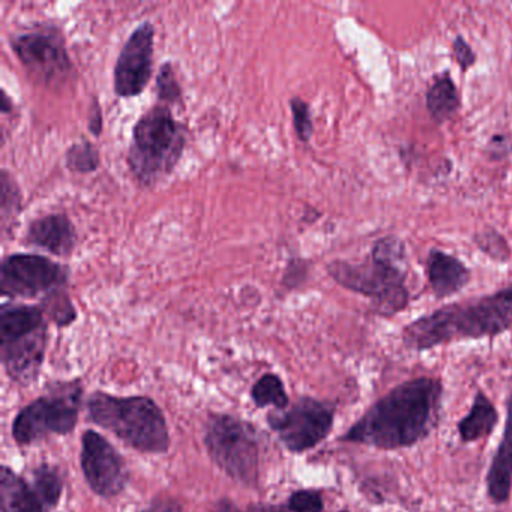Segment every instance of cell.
I'll list each match as a JSON object with an SVG mask.
<instances>
[{"instance_id": "obj_1", "label": "cell", "mask_w": 512, "mask_h": 512, "mask_svg": "<svg viewBox=\"0 0 512 512\" xmlns=\"http://www.w3.org/2000/svg\"><path fill=\"white\" fill-rule=\"evenodd\" d=\"M442 395L439 379L407 380L377 400L340 440L385 451L410 448L436 427Z\"/></svg>"}, {"instance_id": "obj_31", "label": "cell", "mask_w": 512, "mask_h": 512, "mask_svg": "<svg viewBox=\"0 0 512 512\" xmlns=\"http://www.w3.org/2000/svg\"><path fill=\"white\" fill-rule=\"evenodd\" d=\"M140 512H184L181 503L173 497H158Z\"/></svg>"}, {"instance_id": "obj_9", "label": "cell", "mask_w": 512, "mask_h": 512, "mask_svg": "<svg viewBox=\"0 0 512 512\" xmlns=\"http://www.w3.org/2000/svg\"><path fill=\"white\" fill-rule=\"evenodd\" d=\"M11 47L23 67L38 80L52 85L73 71L61 32L50 26L23 32L11 40Z\"/></svg>"}, {"instance_id": "obj_30", "label": "cell", "mask_w": 512, "mask_h": 512, "mask_svg": "<svg viewBox=\"0 0 512 512\" xmlns=\"http://www.w3.org/2000/svg\"><path fill=\"white\" fill-rule=\"evenodd\" d=\"M452 53H454L455 61L460 65L461 70L467 71L475 65V52H473L472 47L467 44L463 37H457L452 41Z\"/></svg>"}, {"instance_id": "obj_26", "label": "cell", "mask_w": 512, "mask_h": 512, "mask_svg": "<svg viewBox=\"0 0 512 512\" xmlns=\"http://www.w3.org/2000/svg\"><path fill=\"white\" fill-rule=\"evenodd\" d=\"M157 92L160 100L167 104H176L182 100L181 85L170 62H166L158 71Z\"/></svg>"}, {"instance_id": "obj_4", "label": "cell", "mask_w": 512, "mask_h": 512, "mask_svg": "<svg viewBox=\"0 0 512 512\" xmlns=\"http://www.w3.org/2000/svg\"><path fill=\"white\" fill-rule=\"evenodd\" d=\"M88 418L115 434L131 448L146 454H166L170 433L166 416L152 398L116 397L97 391L88 398Z\"/></svg>"}, {"instance_id": "obj_28", "label": "cell", "mask_w": 512, "mask_h": 512, "mask_svg": "<svg viewBox=\"0 0 512 512\" xmlns=\"http://www.w3.org/2000/svg\"><path fill=\"white\" fill-rule=\"evenodd\" d=\"M22 209V194L7 170H2V217L4 221Z\"/></svg>"}, {"instance_id": "obj_27", "label": "cell", "mask_w": 512, "mask_h": 512, "mask_svg": "<svg viewBox=\"0 0 512 512\" xmlns=\"http://www.w3.org/2000/svg\"><path fill=\"white\" fill-rule=\"evenodd\" d=\"M290 109H292L293 127H295L296 136L301 142H310L314 130L310 106L302 98L293 97L290 100Z\"/></svg>"}, {"instance_id": "obj_22", "label": "cell", "mask_w": 512, "mask_h": 512, "mask_svg": "<svg viewBox=\"0 0 512 512\" xmlns=\"http://www.w3.org/2000/svg\"><path fill=\"white\" fill-rule=\"evenodd\" d=\"M34 488L44 505L55 508L64 493L61 475L50 464H41L34 470Z\"/></svg>"}, {"instance_id": "obj_23", "label": "cell", "mask_w": 512, "mask_h": 512, "mask_svg": "<svg viewBox=\"0 0 512 512\" xmlns=\"http://www.w3.org/2000/svg\"><path fill=\"white\" fill-rule=\"evenodd\" d=\"M41 307H43L46 316H49V319L58 326L71 325L77 317L76 308L71 304L70 298L65 295L62 287L46 295Z\"/></svg>"}, {"instance_id": "obj_3", "label": "cell", "mask_w": 512, "mask_h": 512, "mask_svg": "<svg viewBox=\"0 0 512 512\" xmlns=\"http://www.w3.org/2000/svg\"><path fill=\"white\" fill-rule=\"evenodd\" d=\"M404 265V242L395 236H385L376 241L370 257L364 262L334 260L326 266V271L344 289L370 299L376 314L391 317L409 305Z\"/></svg>"}, {"instance_id": "obj_10", "label": "cell", "mask_w": 512, "mask_h": 512, "mask_svg": "<svg viewBox=\"0 0 512 512\" xmlns=\"http://www.w3.org/2000/svg\"><path fill=\"white\" fill-rule=\"evenodd\" d=\"M2 295L35 298L61 289L68 280L64 266L38 254H13L2 262Z\"/></svg>"}, {"instance_id": "obj_11", "label": "cell", "mask_w": 512, "mask_h": 512, "mask_svg": "<svg viewBox=\"0 0 512 512\" xmlns=\"http://www.w3.org/2000/svg\"><path fill=\"white\" fill-rule=\"evenodd\" d=\"M80 464L91 490L104 499L118 496L127 487L130 475L124 457L97 431L83 433Z\"/></svg>"}, {"instance_id": "obj_7", "label": "cell", "mask_w": 512, "mask_h": 512, "mask_svg": "<svg viewBox=\"0 0 512 512\" xmlns=\"http://www.w3.org/2000/svg\"><path fill=\"white\" fill-rule=\"evenodd\" d=\"M82 397L79 380L55 383L46 395L17 413L13 422L14 440L26 446L53 434H70L79 422Z\"/></svg>"}, {"instance_id": "obj_18", "label": "cell", "mask_w": 512, "mask_h": 512, "mask_svg": "<svg viewBox=\"0 0 512 512\" xmlns=\"http://www.w3.org/2000/svg\"><path fill=\"white\" fill-rule=\"evenodd\" d=\"M46 313L37 305H5L0 313V341L46 328Z\"/></svg>"}, {"instance_id": "obj_21", "label": "cell", "mask_w": 512, "mask_h": 512, "mask_svg": "<svg viewBox=\"0 0 512 512\" xmlns=\"http://www.w3.org/2000/svg\"><path fill=\"white\" fill-rule=\"evenodd\" d=\"M251 398L259 409L275 407V410H286L290 406L289 395L284 388L283 380L274 373L263 374L253 388Z\"/></svg>"}, {"instance_id": "obj_12", "label": "cell", "mask_w": 512, "mask_h": 512, "mask_svg": "<svg viewBox=\"0 0 512 512\" xmlns=\"http://www.w3.org/2000/svg\"><path fill=\"white\" fill-rule=\"evenodd\" d=\"M155 28L145 22L134 29L119 53L113 74L118 97H137L145 91L154 68Z\"/></svg>"}, {"instance_id": "obj_29", "label": "cell", "mask_w": 512, "mask_h": 512, "mask_svg": "<svg viewBox=\"0 0 512 512\" xmlns=\"http://www.w3.org/2000/svg\"><path fill=\"white\" fill-rule=\"evenodd\" d=\"M290 512H323L322 494L316 490H298L289 497Z\"/></svg>"}, {"instance_id": "obj_24", "label": "cell", "mask_w": 512, "mask_h": 512, "mask_svg": "<svg viewBox=\"0 0 512 512\" xmlns=\"http://www.w3.org/2000/svg\"><path fill=\"white\" fill-rule=\"evenodd\" d=\"M65 161L71 172L92 173L100 166V154L92 143L85 140L68 149Z\"/></svg>"}, {"instance_id": "obj_2", "label": "cell", "mask_w": 512, "mask_h": 512, "mask_svg": "<svg viewBox=\"0 0 512 512\" xmlns=\"http://www.w3.org/2000/svg\"><path fill=\"white\" fill-rule=\"evenodd\" d=\"M512 329V284L481 298L445 305L403 329L407 349L422 352L460 340L496 337Z\"/></svg>"}, {"instance_id": "obj_6", "label": "cell", "mask_w": 512, "mask_h": 512, "mask_svg": "<svg viewBox=\"0 0 512 512\" xmlns=\"http://www.w3.org/2000/svg\"><path fill=\"white\" fill-rule=\"evenodd\" d=\"M203 443L221 472L239 484L256 487L260 449L250 424L227 413H212L206 421Z\"/></svg>"}, {"instance_id": "obj_25", "label": "cell", "mask_w": 512, "mask_h": 512, "mask_svg": "<svg viewBox=\"0 0 512 512\" xmlns=\"http://www.w3.org/2000/svg\"><path fill=\"white\" fill-rule=\"evenodd\" d=\"M475 244L478 245L479 250L484 251L488 257L496 260V262H508L511 256L508 242L496 230L488 229L484 232L476 233Z\"/></svg>"}, {"instance_id": "obj_34", "label": "cell", "mask_w": 512, "mask_h": 512, "mask_svg": "<svg viewBox=\"0 0 512 512\" xmlns=\"http://www.w3.org/2000/svg\"><path fill=\"white\" fill-rule=\"evenodd\" d=\"M2 95H4V97H2V112H11V109H13V107H11V101L10 98H8L7 92H4V94Z\"/></svg>"}, {"instance_id": "obj_32", "label": "cell", "mask_w": 512, "mask_h": 512, "mask_svg": "<svg viewBox=\"0 0 512 512\" xmlns=\"http://www.w3.org/2000/svg\"><path fill=\"white\" fill-rule=\"evenodd\" d=\"M88 127L95 136H100L101 131H103V112H101L98 98H94V101H92L91 110H89Z\"/></svg>"}, {"instance_id": "obj_20", "label": "cell", "mask_w": 512, "mask_h": 512, "mask_svg": "<svg viewBox=\"0 0 512 512\" xmlns=\"http://www.w3.org/2000/svg\"><path fill=\"white\" fill-rule=\"evenodd\" d=\"M428 113L434 121L443 124L460 109V95L457 86L448 73L436 77L425 94Z\"/></svg>"}, {"instance_id": "obj_33", "label": "cell", "mask_w": 512, "mask_h": 512, "mask_svg": "<svg viewBox=\"0 0 512 512\" xmlns=\"http://www.w3.org/2000/svg\"><path fill=\"white\" fill-rule=\"evenodd\" d=\"M212 512H244L238 505L232 502L229 499L220 500V502L215 503L214 509ZM254 512H263V508L256 509ZM265 512H274L272 508H265Z\"/></svg>"}, {"instance_id": "obj_5", "label": "cell", "mask_w": 512, "mask_h": 512, "mask_svg": "<svg viewBox=\"0 0 512 512\" xmlns=\"http://www.w3.org/2000/svg\"><path fill=\"white\" fill-rule=\"evenodd\" d=\"M187 143V131L167 106H154L134 125L128 152L131 172L142 184L152 185L178 166Z\"/></svg>"}, {"instance_id": "obj_16", "label": "cell", "mask_w": 512, "mask_h": 512, "mask_svg": "<svg viewBox=\"0 0 512 512\" xmlns=\"http://www.w3.org/2000/svg\"><path fill=\"white\" fill-rule=\"evenodd\" d=\"M512 490V394L506 403V422L502 442L487 473V493L496 505L508 502Z\"/></svg>"}, {"instance_id": "obj_15", "label": "cell", "mask_w": 512, "mask_h": 512, "mask_svg": "<svg viewBox=\"0 0 512 512\" xmlns=\"http://www.w3.org/2000/svg\"><path fill=\"white\" fill-rule=\"evenodd\" d=\"M427 278L436 298L443 299L463 290L472 274L460 259L433 248L427 257Z\"/></svg>"}, {"instance_id": "obj_17", "label": "cell", "mask_w": 512, "mask_h": 512, "mask_svg": "<svg viewBox=\"0 0 512 512\" xmlns=\"http://www.w3.org/2000/svg\"><path fill=\"white\" fill-rule=\"evenodd\" d=\"M0 496L2 512H46L35 488L8 466L0 470Z\"/></svg>"}, {"instance_id": "obj_8", "label": "cell", "mask_w": 512, "mask_h": 512, "mask_svg": "<svg viewBox=\"0 0 512 512\" xmlns=\"http://www.w3.org/2000/svg\"><path fill=\"white\" fill-rule=\"evenodd\" d=\"M266 421L286 449L302 454L329 436L334 425V407L316 398L302 397L286 410H272Z\"/></svg>"}, {"instance_id": "obj_19", "label": "cell", "mask_w": 512, "mask_h": 512, "mask_svg": "<svg viewBox=\"0 0 512 512\" xmlns=\"http://www.w3.org/2000/svg\"><path fill=\"white\" fill-rule=\"evenodd\" d=\"M497 419L499 416H497L496 407L493 406L490 398L482 394L481 391L476 392L470 412L467 413L466 418L458 422L460 439L469 443L490 436L496 427Z\"/></svg>"}, {"instance_id": "obj_14", "label": "cell", "mask_w": 512, "mask_h": 512, "mask_svg": "<svg viewBox=\"0 0 512 512\" xmlns=\"http://www.w3.org/2000/svg\"><path fill=\"white\" fill-rule=\"evenodd\" d=\"M26 242L56 256L67 257L77 245L76 227L65 214H50L32 221Z\"/></svg>"}, {"instance_id": "obj_13", "label": "cell", "mask_w": 512, "mask_h": 512, "mask_svg": "<svg viewBox=\"0 0 512 512\" xmlns=\"http://www.w3.org/2000/svg\"><path fill=\"white\" fill-rule=\"evenodd\" d=\"M47 349V326L31 334L0 341V358L13 382L29 386L40 376Z\"/></svg>"}]
</instances>
